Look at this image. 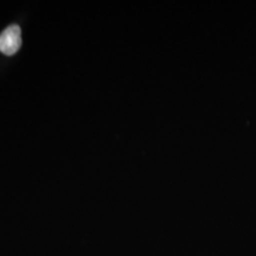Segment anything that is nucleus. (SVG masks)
<instances>
[{"label": "nucleus", "instance_id": "nucleus-1", "mask_svg": "<svg viewBox=\"0 0 256 256\" xmlns=\"http://www.w3.org/2000/svg\"><path fill=\"white\" fill-rule=\"evenodd\" d=\"M22 46V31L18 25H11L0 34V51L5 55H14Z\"/></svg>", "mask_w": 256, "mask_h": 256}]
</instances>
